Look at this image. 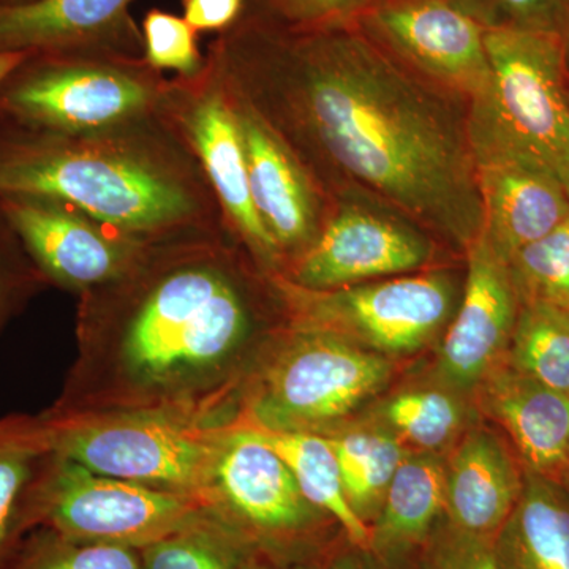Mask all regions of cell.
<instances>
[{"instance_id":"cell-1","label":"cell","mask_w":569,"mask_h":569,"mask_svg":"<svg viewBox=\"0 0 569 569\" xmlns=\"http://www.w3.org/2000/svg\"><path fill=\"white\" fill-rule=\"evenodd\" d=\"M206 59L331 203L376 201L463 252L481 234L468 103L355 24L287 31L242 18L209 43Z\"/></svg>"},{"instance_id":"cell-2","label":"cell","mask_w":569,"mask_h":569,"mask_svg":"<svg viewBox=\"0 0 569 569\" xmlns=\"http://www.w3.org/2000/svg\"><path fill=\"white\" fill-rule=\"evenodd\" d=\"M276 295L227 230L156 242L114 282L80 296L81 359L54 413L89 406L200 422Z\"/></svg>"},{"instance_id":"cell-3","label":"cell","mask_w":569,"mask_h":569,"mask_svg":"<svg viewBox=\"0 0 569 569\" xmlns=\"http://www.w3.org/2000/svg\"><path fill=\"white\" fill-rule=\"evenodd\" d=\"M0 193L66 201L149 244L227 230L203 168L164 112L82 134L0 123Z\"/></svg>"},{"instance_id":"cell-4","label":"cell","mask_w":569,"mask_h":569,"mask_svg":"<svg viewBox=\"0 0 569 569\" xmlns=\"http://www.w3.org/2000/svg\"><path fill=\"white\" fill-rule=\"evenodd\" d=\"M168 82L144 58L121 52L29 51L0 82V123L56 134L102 132L162 116Z\"/></svg>"},{"instance_id":"cell-5","label":"cell","mask_w":569,"mask_h":569,"mask_svg":"<svg viewBox=\"0 0 569 569\" xmlns=\"http://www.w3.org/2000/svg\"><path fill=\"white\" fill-rule=\"evenodd\" d=\"M492 81L468 103L475 160L519 157L556 174L569 192V81L563 37L485 29Z\"/></svg>"},{"instance_id":"cell-6","label":"cell","mask_w":569,"mask_h":569,"mask_svg":"<svg viewBox=\"0 0 569 569\" xmlns=\"http://www.w3.org/2000/svg\"><path fill=\"white\" fill-rule=\"evenodd\" d=\"M295 328L329 332L391 356L413 353L448 323L458 287L447 272L406 274L329 291L295 287L272 277Z\"/></svg>"},{"instance_id":"cell-7","label":"cell","mask_w":569,"mask_h":569,"mask_svg":"<svg viewBox=\"0 0 569 569\" xmlns=\"http://www.w3.org/2000/svg\"><path fill=\"white\" fill-rule=\"evenodd\" d=\"M291 329L254 389L258 429L317 433L353 413L391 376L387 356L329 332Z\"/></svg>"},{"instance_id":"cell-8","label":"cell","mask_w":569,"mask_h":569,"mask_svg":"<svg viewBox=\"0 0 569 569\" xmlns=\"http://www.w3.org/2000/svg\"><path fill=\"white\" fill-rule=\"evenodd\" d=\"M51 451L93 473L183 493L211 482L219 440L179 419L157 415L82 421L44 418Z\"/></svg>"},{"instance_id":"cell-9","label":"cell","mask_w":569,"mask_h":569,"mask_svg":"<svg viewBox=\"0 0 569 569\" xmlns=\"http://www.w3.org/2000/svg\"><path fill=\"white\" fill-rule=\"evenodd\" d=\"M193 507L183 493L104 477L54 455L33 500L31 523L71 541L149 545L178 533Z\"/></svg>"},{"instance_id":"cell-10","label":"cell","mask_w":569,"mask_h":569,"mask_svg":"<svg viewBox=\"0 0 569 569\" xmlns=\"http://www.w3.org/2000/svg\"><path fill=\"white\" fill-rule=\"evenodd\" d=\"M163 112L203 168L228 233L264 274H282V257L253 206L238 123L208 59L198 77L170 78Z\"/></svg>"},{"instance_id":"cell-11","label":"cell","mask_w":569,"mask_h":569,"mask_svg":"<svg viewBox=\"0 0 569 569\" xmlns=\"http://www.w3.org/2000/svg\"><path fill=\"white\" fill-rule=\"evenodd\" d=\"M427 231L366 198L332 201L312 247L280 274L295 287L329 291L389 277L411 274L433 257Z\"/></svg>"},{"instance_id":"cell-12","label":"cell","mask_w":569,"mask_h":569,"mask_svg":"<svg viewBox=\"0 0 569 569\" xmlns=\"http://www.w3.org/2000/svg\"><path fill=\"white\" fill-rule=\"evenodd\" d=\"M355 26L408 70L467 103L488 92L485 28L452 0H377Z\"/></svg>"},{"instance_id":"cell-13","label":"cell","mask_w":569,"mask_h":569,"mask_svg":"<svg viewBox=\"0 0 569 569\" xmlns=\"http://www.w3.org/2000/svg\"><path fill=\"white\" fill-rule=\"evenodd\" d=\"M0 216L47 282L80 296L118 280L152 246L41 194L0 193Z\"/></svg>"},{"instance_id":"cell-14","label":"cell","mask_w":569,"mask_h":569,"mask_svg":"<svg viewBox=\"0 0 569 569\" xmlns=\"http://www.w3.org/2000/svg\"><path fill=\"white\" fill-rule=\"evenodd\" d=\"M222 88L244 146L254 209L279 249L284 271L317 241L331 200L268 122L223 82Z\"/></svg>"},{"instance_id":"cell-15","label":"cell","mask_w":569,"mask_h":569,"mask_svg":"<svg viewBox=\"0 0 569 569\" xmlns=\"http://www.w3.org/2000/svg\"><path fill=\"white\" fill-rule=\"evenodd\" d=\"M466 253V287L438 361L445 383L458 389L479 387L503 361L520 309L508 263L488 239L479 234Z\"/></svg>"},{"instance_id":"cell-16","label":"cell","mask_w":569,"mask_h":569,"mask_svg":"<svg viewBox=\"0 0 569 569\" xmlns=\"http://www.w3.org/2000/svg\"><path fill=\"white\" fill-rule=\"evenodd\" d=\"M482 231L505 261L569 217V192L556 174L519 157L477 160Z\"/></svg>"},{"instance_id":"cell-17","label":"cell","mask_w":569,"mask_h":569,"mask_svg":"<svg viewBox=\"0 0 569 569\" xmlns=\"http://www.w3.org/2000/svg\"><path fill=\"white\" fill-rule=\"evenodd\" d=\"M211 485L242 519L261 530L302 529L317 509L260 429L236 430L219 440Z\"/></svg>"},{"instance_id":"cell-18","label":"cell","mask_w":569,"mask_h":569,"mask_svg":"<svg viewBox=\"0 0 569 569\" xmlns=\"http://www.w3.org/2000/svg\"><path fill=\"white\" fill-rule=\"evenodd\" d=\"M132 0H40L0 3V52L93 48L142 58Z\"/></svg>"},{"instance_id":"cell-19","label":"cell","mask_w":569,"mask_h":569,"mask_svg":"<svg viewBox=\"0 0 569 569\" xmlns=\"http://www.w3.org/2000/svg\"><path fill=\"white\" fill-rule=\"evenodd\" d=\"M482 406L515 441L531 473L548 477L569 460V395L500 362L479 385Z\"/></svg>"},{"instance_id":"cell-20","label":"cell","mask_w":569,"mask_h":569,"mask_svg":"<svg viewBox=\"0 0 569 569\" xmlns=\"http://www.w3.org/2000/svg\"><path fill=\"white\" fill-rule=\"evenodd\" d=\"M522 479L500 438L473 429L447 467V503L455 530L496 538L518 503Z\"/></svg>"},{"instance_id":"cell-21","label":"cell","mask_w":569,"mask_h":569,"mask_svg":"<svg viewBox=\"0 0 569 569\" xmlns=\"http://www.w3.org/2000/svg\"><path fill=\"white\" fill-rule=\"evenodd\" d=\"M498 569H569V498L529 473L518 503L493 539Z\"/></svg>"},{"instance_id":"cell-22","label":"cell","mask_w":569,"mask_h":569,"mask_svg":"<svg viewBox=\"0 0 569 569\" xmlns=\"http://www.w3.org/2000/svg\"><path fill=\"white\" fill-rule=\"evenodd\" d=\"M52 459L44 418L0 421V563L21 530L31 526L33 500Z\"/></svg>"},{"instance_id":"cell-23","label":"cell","mask_w":569,"mask_h":569,"mask_svg":"<svg viewBox=\"0 0 569 569\" xmlns=\"http://www.w3.org/2000/svg\"><path fill=\"white\" fill-rule=\"evenodd\" d=\"M381 503L372 548L395 550L418 542L447 503V468L432 456H406Z\"/></svg>"},{"instance_id":"cell-24","label":"cell","mask_w":569,"mask_h":569,"mask_svg":"<svg viewBox=\"0 0 569 569\" xmlns=\"http://www.w3.org/2000/svg\"><path fill=\"white\" fill-rule=\"evenodd\" d=\"M261 433L293 471L307 501L313 508L331 515L353 545L361 549L372 548V529L366 526L365 519L359 518L348 501L342 473L329 438L312 432L261 430Z\"/></svg>"},{"instance_id":"cell-25","label":"cell","mask_w":569,"mask_h":569,"mask_svg":"<svg viewBox=\"0 0 569 569\" xmlns=\"http://www.w3.org/2000/svg\"><path fill=\"white\" fill-rule=\"evenodd\" d=\"M508 353L509 365L523 376L569 395V310L520 306Z\"/></svg>"},{"instance_id":"cell-26","label":"cell","mask_w":569,"mask_h":569,"mask_svg":"<svg viewBox=\"0 0 569 569\" xmlns=\"http://www.w3.org/2000/svg\"><path fill=\"white\" fill-rule=\"evenodd\" d=\"M351 508L365 519L383 501L389 482L406 459L402 441L380 430H351L329 438Z\"/></svg>"},{"instance_id":"cell-27","label":"cell","mask_w":569,"mask_h":569,"mask_svg":"<svg viewBox=\"0 0 569 569\" xmlns=\"http://www.w3.org/2000/svg\"><path fill=\"white\" fill-rule=\"evenodd\" d=\"M507 263L520 306L542 302L569 310V217Z\"/></svg>"},{"instance_id":"cell-28","label":"cell","mask_w":569,"mask_h":569,"mask_svg":"<svg viewBox=\"0 0 569 569\" xmlns=\"http://www.w3.org/2000/svg\"><path fill=\"white\" fill-rule=\"evenodd\" d=\"M385 421L400 441L425 451L448 445L463 422L462 406L455 396L437 389H415L391 397L383 407Z\"/></svg>"},{"instance_id":"cell-29","label":"cell","mask_w":569,"mask_h":569,"mask_svg":"<svg viewBox=\"0 0 569 569\" xmlns=\"http://www.w3.org/2000/svg\"><path fill=\"white\" fill-rule=\"evenodd\" d=\"M6 569H142V561L129 545L107 541L77 545L61 535H47L29 542Z\"/></svg>"},{"instance_id":"cell-30","label":"cell","mask_w":569,"mask_h":569,"mask_svg":"<svg viewBox=\"0 0 569 569\" xmlns=\"http://www.w3.org/2000/svg\"><path fill=\"white\" fill-rule=\"evenodd\" d=\"M142 58L153 70L176 71V77L194 78L206 69V52L198 33L182 14L160 9L146 11L141 21Z\"/></svg>"},{"instance_id":"cell-31","label":"cell","mask_w":569,"mask_h":569,"mask_svg":"<svg viewBox=\"0 0 569 569\" xmlns=\"http://www.w3.org/2000/svg\"><path fill=\"white\" fill-rule=\"evenodd\" d=\"M376 2L377 0H247L244 18L287 31H321L355 24Z\"/></svg>"},{"instance_id":"cell-32","label":"cell","mask_w":569,"mask_h":569,"mask_svg":"<svg viewBox=\"0 0 569 569\" xmlns=\"http://www.w3.org/2000/svg\"><path fill=\"white\" fill-rule=\"evenodd\" d=\"M485 29L563 31L569 0H452Z\"/></svg>"},{"instance_id":"cell-33","label":"cell","mask_w":569,"mask_h":569,"mask_svg":"<svg viewBox=\"0 0 569 569\" xmlns=\"http://www.w3.org/2000/svg\"><path fill=\"white\" fill-rule=\"evenodd\" d=\"M47 283L18 236L0 216V331Z\"/></svg>"},{"instance_id":"cell-34","label":"cell","mask_w":569,"mask_h":569,"mask_svg":"<svg viewBox=\"0 0 569 569\" xmlns=\"http://www.w3.org/2000/svg\"><path fill=\"white\" fill-rule=\"evenodd\" d=\"M142 569H233L230 557L212 539L173 533L146 545Z\"/></svg>"},{"instance_id":"cell-35","label":"cell","mask_w":569,"mask_h":569,"mask_svg":"<svg viewBox=\"0 0 569 569\" xmlns=\"http://www.w3.org/2000/svg\"><path fill=\"white\" fill-rule=\"evenodd\" d=\"M493 539L455 530L438 550L433 569H498Z\"/></svg>"},{"instance_id":"cell-36","label":"cell","mask_w":569,"mask_h":569,"mask_svg":"<svg viewBox=\"0 0 569 569\" xmlns=\"http://www.w3.org/2000/svg\"><path fill=\"white\" fill-rule=\"evenodd\" d=\"M182 18L198 33L230 31L244 18L247 0H181Z\"/></svg>"},{"instance_id":"cell-37","label":"cell","mask_w":569,"mask_h":569,"mask_svg":"<svg viewBox=\"0 0 569 569\" xmlns=\"http://www.w3.org/2000/svg\"><path fill=\"white\" fill-rule=\"evenodd\" d=\"M29 54V51L21 52H0V82L6 80L7 77L17 69L18 66L22 61H24L26 56Z\"/></svg>"},{"instance_id":"cell-38","label":"cell","mask_w":569,"mask_h":569,"mask_svg":"<svg viewBox=\"0 0 569 569\" xmlns=\"http://www.w3.org/2000/svg\"><path fill=\"white\" fill-rule=\"evenodd\" d=\"M561 37H563L565 51H567V58L569 59V11L567 21H565L563 31H561Z\"/></svg>"},{"instance_id":"cell-39","label":"cell","mask_w":569,"mask_h":569,"mask_svg":"<svg viewBox=\"0 0 569 569\" xmlns=\"http://www.w3.org/2000/svg\"><path fill=\"white\" fill-rule=\"evenodd\" d=\"M40 2V0H0L2 6L18 7V6H28V3Z\"/></svg>"},{"instance_id":"cell-40","label":"cell","mask_w":569,"mask_h":569,"mask_svg":"<svg viewBox=\"0 0 569 569\" xmlns=\"http://www.w3.org/2000/svg\"><path fill=\"white\" fill-rule=\"evenodd\" d=\"M331 569H356L353 561L343 560L339 561V563L335 565Z\"/></svg>"}]
</instances>
